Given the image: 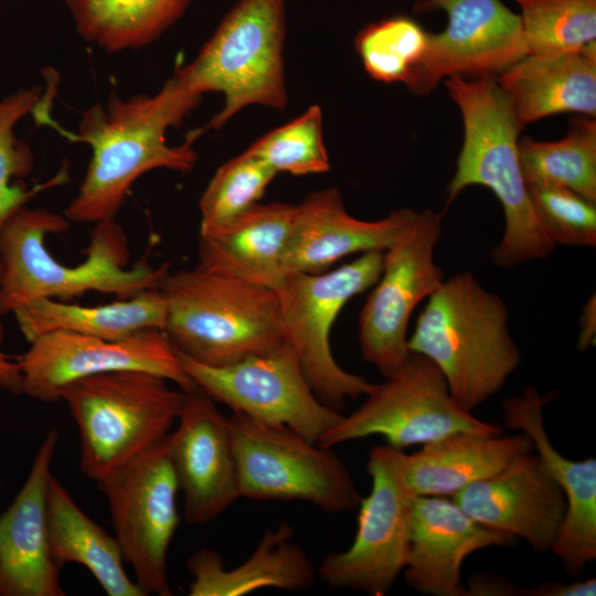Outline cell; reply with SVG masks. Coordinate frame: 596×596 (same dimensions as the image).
Returning <instances> with one entry per match:
<instances>
[{"label":"cell","instance_id":"1","mask_svg":"<svg viewBox=\"0 0 596 596\" xmlns=\"http://www.w3.org/2000/svg\"><path fill=\"white\" fill-rule=\"evenodd\" d=\"M178 70L155 95L121 98L87 108L73 140L88 145L92 157L86 174L64 211L75 223L115 221L132 183L155 169L189 172L198 155L193 142L170 146L167 130L178 127L200 103Z\"/></svg>","mask_w":596,"mask_h":596},{"label":"cell","instance_id":"2","mask_svg":"<svg viewBox=\"0 0 596 596\" xmlns=\"http://www.w3.org/2000/svg\"><path fill=\"white\" fill-rule=\"evenodd\" d=\"M64 214L26 205L0 230V320L42 298L71 300L88 291L130 298L158 288L169 263L153 267L146 259L128 267V237L115 221L94 224L86 259L76 266L56 260L45 247L49 234L66 232Z\"/></svg>","mask_w":596,"mask_h":596},{"label":"cell","instance_id":"3","mask_svg":"<svg viewBox=\"0 0 596 596\" xmlns=\"http://www.w3.org/2000/svg\"><path fill=\"white\" fill-rule=\"evenodd\" d=\"M445 85L462 115L465 138L447 187L446 209L470 185L490 189L504 212L501 241L490 253L501 268L547 257L554 249L536 213L519 160V123L494 76H449Z\"/></svg>","mask_w":596,"mask_h":596},{"label":"cell","instance_id":"4","mask_svg":"<svg viewBox=\"0 0 596 596\" xmlns=\"http://www.w3.org/2000/svg\"><path fill=\"white\" fill-rule=\"evenodd\" d=\"M408 350L436 364L454 400L468 412L498 393L521 362L505 304L470 272L444 279L428 297Z\"/></svg>","mask_w":596,"mask_h":596},{"label":"cell","instance_id":"5","mask_svg":"<svg viewBox=\"0 0 596 596\" xmlns=\"http://www.w3.org/2000/svg\"><path fill=\"white\" fill-rule=\"evenodd\" d=\"M158 289L167 306L163 332L195 362L225 366L287 342L275 289L198 268L168 272Z\"/></svg>","mask_w":596,"mask_h":596},{"label":"cell","instance_id":"6","mask_svg":"<svg viewBox=\"0 0 596 596\" xmlns=\"http://www.w3.org/2000/svg\"><path fill=\"white\" fill-rule=\"evenodd\" d=\"M146 371L86 376L60 391L81 439L79 468L98 483L160 445L177 423L184 391Z\"/></svg>","mask_w":596,"mask_h":596},{"label":"cell","instance_id":"7","mask_svg":"<svg viewBox=\"0 0 596 596\" xmlns=\"http://www.w3.org/2000/svg\"><path fill=\"white\" fill-rule=\"evenodd\" d=\"M285 34L286 0H238L231 8L195 58L177 68L200 95L224 96L222 109L189 140L221 129L247 106L285 108Z\"/></svg>","mask_w":596,"mask_h":596},{"label":"cell","instance_id":"8","mask_svg":"<svg viewBox=\"0 0 596 596\" xmlns=\"http://www.w3.org/2000/svg\"><path fill=\"white\" fill-rule=\"evenodd\" d=\"M240 496L251 500H299L326 513L356 509L361 500L344 462L331 450L286 426L233 412L228 417Z\"/></svg>","mask_w":596,"mask_h":596},{"label":"cell","instance_id":"9","mask_svg":"<svg viewBox=\"0 0 596 596\" xmlns=\"http://www.w3.org/2000/svg\"><path fill=\"white\" fill-rule=\"evenodd\" d=\"M383 253H363L330 272L286 275L275 289L286 341L316 395L338 412L348 398L365 396L372 383L337 363L330 348L331 329L345 304L377 281Z\"/></svg>","mask_w":596,"mask_h":596},{"label":"cell","instance_id":"10","mask_svg":"<svg viewBox=\"0 0 596 596\" xmlns=\"http://www.w3.org/2000/svg\"><path fill=\"white\" fill-rule=\"evenodd\" d=\"M458 430L502 435L498 425L475 417L451 396L447 382L428 358L409 352L406 360L379 384H372L362 405L344 416L320 439L337 445L382 436L403 449L424 445Z\"/></svg>","mask_w":596,"mask_h":596},{"label":"cell","instance_id":"11","mask_svg":"<svg viewBox=\"0 0 596 596\" xmlns=\"http://www.w3.org/2000/svg\"><path fill=\"white\" fill-rule=\"evenodd\" d=\"M406 455L391 445L370 449V493L359 502L358 528L349 549L322 557L317 572L330 589L352 588L383 596L403 573L409 553L412 502Z\"/></svg>","mask_w":596,"mask_h":596},{"label":"cell","instance_id":"12","mask_svg":"<svg viewBox=\"0 0 596 596\" xmlns=\"http://www.w3.org/2000/svg\"><path fill=\"white\" fill-rule=\"evenodd\" d=\"M177 352L196 386L254 421L286 426L319 444L342 417L316 395L288 342L225 366L204 365Z\"/></svg>","mask_w":596,"mask_h":596},{"label":"cell","instance_id":"13","mask_svg":"<svg viewBox=\"0 0 596 596\" xmlns=\"http://www.w3.org/2000/svg\"><path fill=\"white\" fill-rule=\"evenodd\" d=\"M443 213L425 210L383 253L382 273L359 316L363 359L383 375L392 374L409 354L407 327L415 308L444 281L434 259L441 236Z\"/></svg>","mask_w":596,"mask_h":596},{"label":"cell","instance_id":"14","mask_svg":"<svg viewBox=\"0 0 596 596\" xmlns=\"http://www.w3.org/2000/svg\"><path fill=\"white\" fill-rule=\"evenodd\" d=\"M167 438L97 485L108 502L115 539L142 596L172 595L167 558L180 521L179 486Z\"/></svg>","mask_w":596,"mask_h":596},{"label":"cell","instance_id":"15","mask_svg":"<svg viewBox=\"0 0 596 596\" xmlns=\"http://www.w3.org/2000/svg\"><path fill=\"white\" fill-rule=\"evenodd\" d=\"M18 363L22 394L45 403L60 401V391L76 380L125 370L160 375L182 391L196 386L167 334L155 328L117 340L49 332L31 341Z\"/></svg>","mask_w":596,"mask_h":596},{"label":"cell","instance_id":"16","mask_svg":"<svg viewBox=\"0 0 596 596\" xmlns=\"http://www.w3.org/2000/svg\"><path fill=\"white\" fill-rule=\"evenodd\" d=\"M416 9H441L448 24L441 33H428L406 84L413 94L429 93L446 76H496L528 55L521 18L500 0H421Z\"/></svg>","mask_w":596,"mask_h":596},{"label":"cell","instance_id":"17","mask_svg":"<svg viewBox=\"0 0 596 596\" xmlns=\"http://www.w3.org/2000/svg\"><path fill=\"white\" fill-rule=\"evenodd\" d=\"M175 424L167 443L183 493L184 519L190 524H206L241 498L228 417L195 386L184 391Z\"/></svg>","mask_w":596,"mask_h":596},{"label":"cell","instance_id":"18","mask_svg":"<svg viewBox=\"0 0 596 596\" xmlns=\"http://www.w3.org/2000/svg\"><path fill=\"white\" fill-rule=\"evenodd\" d=\"M482 526L551 550L566 511L565 496L538 454L519 456L499 472L450 497Z\"/></svg>","mask_w":596,"mask_h":596},{"label":"cell","instance_id":"19","mask_svg":"<svg viewBox=\"0 0 596 596\" xmlns=\"http://www.w3.org/2000/svg\"><path fill=\"white\" fill-rule=\"evenodd\" d=\"M555 398L533 386L507 397L502 418L507 428L525 434L561 487L566 511L551 550L571 575H578L596 558V459L573 460L555 449L544 427L543 408Z\"/></svg>","mask_w":596,"mask_h":596},{"label":"cell","instance_id":"20","mask_svg":"<svg viewBox=\"0 0 596 596\" xmlns=\"http://www.w3.org/2000/svg\"><path fill=\"white\" fill-rule=\"evenodd\" d=\"M58 432L42 440L29 475L0 514V596H63L47 534V489Z\"/></svg>","mask_w":596,"mask_h":596},{"label":"cell","instance_id":"21","mask_svg":"<svg viewBox=\"0 0 596 596\" xmlns=\"http://www.w3.org/2000/svg\"><path fill=\"white\" fill-rule=\"evenodd\" d=\"M417 211L400 209L364 221L348 213L338 189L310 193L295 205L284 255V273L320 274L352 254L386 251L415 219Z\"/></svg>","mask_w":596,"mask_h":596},{"label":"cell","instance_id":"22","mask_svg":"<svg viewBox=\"0 0 596 596\" xmlns=\"http://www.w3.org/2000/svg\"><path fill=\"white\" fill-rule=\"evenodd\" d=\"M511 540L477 523L449 497L415 496L404 578L424 595L467 596L461 582L465 558L482 549L508 545Z\"/></svg>","mask_w":596,"mask_h":596},{"label":"cell","instance_id":"23","mask_svg":"<svg viewBox=\"0 0 596 596\" xmlns=\"http://www.w3.org/2000/svg\"><path fill=\"white\" fill-rule=\"evenodd\" d=\"M295 205L257 203L223 226L200 231L195 268L277 289Z\"/></svg>","mask_w":596,"mask_h":596},{"label":"cell","instance_id":"24","mask_svg":"<svg viewBox=\"0 0 596 596\" xmlns=\"http://www.w3.org/2000/svg\"><path fill=\"white\" fill-rule=\"evenodd\" d=\"M292 535L288 522L267 529L252 555L230 570L213 549L195 551L187 562L193 576L189 595L243 596L267 587L295 593L311 589L317 567L305 549L291 541Z\"/></svg>","mask_w":596,"mask_h":596},{"label":"cell","instance_id":"25","mask_svg":"<svg viewBox=\"0 0 596 596\" xmlns=\"http://www.w3.org/2000/svg\"><path fill=\"white\" fill-rule=\"evenodd\" d=\"M533 450L532 440L520 432L502 436L458 430L406 455L405 482L414 496L450 498Z\"/></svg>","mask_w":596,"mask_h":596},{"label":"cell","instance_id":"26","mask_svg":"<svg viewBox=\"0 0 596 596\" xmlns=\"http://www.w3.org/2000/svg\"><path fill=\"white\" fill-rule=\"evenodd\" d=\"M519 123L560 113L596 116V60L582 52L528 54L496 77Z\"/></svg>","mask_w":596,"mask_h":596},{"label":"cell","instance_id":"27","mask_svg":"<svg viewBox=\"0 0 596 596\" xmlns=\"http://www.w3.org/2000/svg\"><path fill=\"white\" fill-rule=\"evenodd\" d=\"M47 534L60 568L68 563L86 567L108 596H142L124 568L115 536L88 517L53 475L47 489Z\"/></svg>","mask_w":596,"mask_h":596},{"label":"cell","instance_id":"28","mask_svg":"<svg viewBox=\"0 0 596 596\" xmlns=\"http://www.w3.org/2000/svg\"><path fill=\"white\" fill-rule=\"evenodd\" d=\"M19 330L30 343L53 331H70L117 340L143 329L163 331L167 306L158 288L99 306H81L42 298L13 312Z\"/></svg>","mask_w":596,"mask_h":596},{"label":"cell","instance_id":"29","mask_svg":"<svg viewBox=\"0 0 596 596\" xmlns=\"http://www.w3.org/2000/svg\"><path fill=\"white\" fill-rule=\"evenodd\" d=\"M191 0H64L76 32L108 53L139 50L171 28Z\"/></svg>","mask_w":596,"mask_h":596},{"label":"cell","instance_id":"30","mask_svg":"<svg viewBox=\"0 0 596 596\" xmlns=\"http://www.w3.org/2000/svg\"><path fill=\"white\" fill-rule=\"evenodd\" d=\"M519 160L528 185L565 188L596 202V121L572 123L561 140L519 139Z\"/></svg>","mask_w":596,"mask_h":596},{"label":"cell","instance_id":"31","mask_svg":"<svg viewBox=\"0 0 596 596\" xmlns=\"http://www.w3.org/2000/svg\"><path fill=\"white\" fill-rule=\"evenodd\" d=\"M40 86L21 88L0 99V230L39 191L57 184L61 175L31 190L20 182L33 169L34 158L28 145L18 139L15 126L45 99Z\"/></svg>","mask_w":596,"mask_h":596},{"label":"cell","instance_id":"32","mask_svg":"<svg viewBox=\"0 0 596 596\" xmlns=\"http://www.w3.org/2000/svg\"><path fill=\"white\" fill-rule=\"evenodd\" d=\"M528 54L581 52L596 38V0H517Z\"/></svg>","mask_w":596,"mask_h":596},{"label":"cell","instance_id":"33","mask_svg":"<svg viewBox=\"0 0 596 596\" xmlns=\"http://www.w3.org/2000/svg\"><path fill=\"white\" fill-rule=\"evenodd\" d=\"M428 33L413 19L395 17L371 23L355 38V50L371 77L405 85L418 66Z\"/></svg>","mask_w":596,"mask_h":596},{"label":"cell","instance_id":"34","mask_svg":"<svg viewBox=\"0 0 596 596\" xmlns=\"http://www.w3.org/2000/svg\"><path fill=\"white\" fill-rule=\"evenodd\" d=\"M276 174L246 150L223 163L200 198V231L223 226L246 213L259 203Z\"/></svg>","mask_w":596,"mask_h":596},{"label":"cell","instance_id":"35","mask_svg":"<svg viewBox=\"0 0 596 596\" xmlns=\"http://www.w3.org/2000/svg\"><path fill=\"white\" fill-rule=\"evenodd\" d=\"M276 173H324L330 162L322 137V113L310 106L300 116L260 137L247 149Z\"/></svg>","mask_w":596,"mask_h":596},{"label":"cell","instance_id":"36","mask_svg":"<svg viewBox=\"0 0 596 596\" xmlns=\"http://www.w3.org/2000/svg\"><path fill=\"white\" fill-rule=\"evenodd\" d=\"M542 226L552 243L596 245V202L565 188L529 185Z\"/></svg>","mask_w":596,"mask_h":596},{"label":"cell","instance_id":"37","mask_svg":"<svg viewBox=\"0 0 596 596\" xmlns=\"http://www.w3.org/2000/svg\"><path fill=\"white\" fill-rule=\"evenodd\" d=\"M596 579L587 578L570 584L560 582L543 583L524 590L529 596H594Z\"/></svg>","mask_w":596,"mask_h":596},{"label":"cell","instance_id":"38","mask_svg":"<svg viewBox=\"0 0 596 596\" xmlns=\"http://www.w3.org/2000/svg\"><path fill=\"white\" fill-rule=\"evenodd\" d=\"M467 595H500V596H511V595H524L523 588L519 587L514 583L509 581L497 578V577H486V576H475L469 584V588H466Z\"/></svg>","mask_w":596,"mask_h":596},{"label":"cell","instance_id":"39","mask_svg":"<svg viewBox=\"0 0 596 596\" xmlns=\"http://www.w3.org/2000/svg\"><path fill=\"white\" fill-rule=\"evenodd\" d=\"M2 276V262L0 257V280ZM3 330L0 326V342ZM0 389L12 395L22 394V377L18 361H13L10 355L0 349Z\"/></svg>","mask_w":596,"mask_h":596},{"label":"cell","instance_id":"40","mask_svg":"<svg viewBox=\"0 0 596 596\" xmlns=\"http://www.w3.org/2000/svg\"><path fill=\"white\" fill-rule=\"evenodd\" d=\"M594 298L589 301L588 306H585L582 315V330L578 340V347L581 350L587 349L594 341L595 327H592V311L595 309Z\"/></svg>","mask_w":596,"mask_h":596},{"label":"cell","instance_id":"41","mask_svg":"<svg viewBox=\"0 0 596 596\" xmlns=\"http://www.w3.org/2000/svg\"><path fill=\"white\" fill-rule=\"evenodd\" d=\"M0 486H1V478H0Z\"/></svg>","mask_w":596,"mask_h":596},{"label":"cell","instance_id":"42","mask_svg":"<svg viewBox=\"0 0 596 596\" xmlns=\"http://www.w3.org/2000/svg\"><path fill=\"white\" fill-rule=\"evenodd\" d=\"M0 1H2V0H0Z\"/></svg>","mask_w":596,"mask_h":596}]
</instances>
